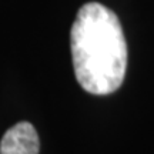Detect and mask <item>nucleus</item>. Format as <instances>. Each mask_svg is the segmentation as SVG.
Listing matches in <instances>:
<instances>
[{
  "mask_svg": "<svg viewBox=\"0 0 154 154\" xmlns=\"http://www.w3.org/2000/svg\"><path fill=\"white\" fill-rule=\"evenodd\" d=\"M40 141L33 124L20 121L9 128L0 141V154H38Z\"/></svg>",
  "mask_w": 154,
  "mask_h": 154,
  "instance_id": "obj_2",
  "label": "nucleus"
},
{
  "mask_svg": "<svg viewBox=\"0 0 154 154\" xmlns=\"http://www.w3.org/2000/svg\"><path fill=\"white\" fill-rule=\"evenodd\" d=\"M74 74L87 93L106 96L121 86L127 69V44L120 20L106 6L80 7L70 33Z\"/></svg>",
  "mask_w": 154,
  "mask_h": 154,
  "instance_id": "obj_1",
  "label": "nucleus"
}]
</instances>
